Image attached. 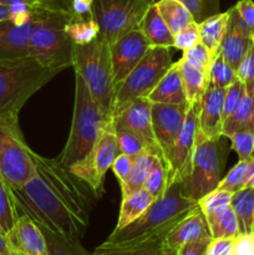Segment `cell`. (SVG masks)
I'll return each instance as SVG.
<instances>
[{
	"label": "cell",
	"mask_w": 254,
	"mask_h": 255,
	"mask_svg": "<svg viewBox=\"0 0 254 255\" xmlns=\"http://www.w3.org/2000/svg\"><path fill=\"white\" fill-rule=\"evenodd\" d=\"M153 201L154 198L151 196V193L144 188L138 189L129 196L124 197L115 229H121L136 221L151 206Z\"/></svg>",
	"instance_id": "27"
},
{
	"label": "cell",
	"mask_w": 254,
	"mask_h": 255,
	"mask_svg": "<svg viewBox=\"0 0 254 255\" xmlns=\"http://www.w3.org/2000/svg\"><path fill=\"white\" fill-rule=\"evenodd\" d=\"M138 29L148 39L151 46H162L168 47V49L173 47L174 35L172 34L166 21L159 14L156 4L149 5L146 14L139 22Z\"/></svg>",
	"instance_id": "23"
},
{
	"label": "cell",
	"mask_w": 254,
	"mask_h": 255,
	"mask_svg": "<svg viewBox=\"0 0 254 255\" xmlns=\"http://www.w3.org/2000/svg\"><path fill=\"white\" fill-rule=\"evenodd\" d=\"M147 99L152 104H167L178 105L187 102L186 90L182 81L181 69L178 61L172 64L168 71L166 72L161 81L157 84L153 91L148 95Z\"/></svg>",
	"instance_id": "22"
},
{
	"label": "cell",
	"mask_w": 254,
	"mask_h": 255,
	"mask_svg": "<svg viewBox=\"0 0 254 255\" xmlns=\"http://www.w3.org/2000/svg\"><path fill=\"white\" fill-rule=\"evenodd\" d=\"M102 112L97 102L90 94V90L81 76L76 75L75 87L74 115H72L71 131L64 151L59 159L70 167L75 162L84 158L101 134L105 125L110 121Z\"/></svg>",
	"instance_id": "6"
},
{
	"label": "cell",
	"mask_w": 254,
	"mask_h": 255,
	"mask_svg": "<svg viewBox=\"0 0 254 255\" xmlns=\"http://www.w3.org/2000/svg\"><path fill=\"white\" fill-rule=\"evenodd\" d=\"M236 239H212L208 251H207V255H227L231 252Z\"/></svg>",
	"instance_id": "53"
},
{
	"label": "cell",
	"mask_w": 254,
	"mask_h": 255,
	"mask_svg": "<svg viewBox=\"0 0 254 255\" xmlns=\"http://www.w3.org/2000/svg\"><path fill=\"white\" fill-rule=\"evenodd\" d=\"M31 158L34 174L20 188L12 189L19 213L27 214L52 233L80 241L97 196L59 158L49 159L32 149Z\"/></svg>",
	"instance_id": "1"
},
{
	"label": "cell",
	"mask_w": 254,
	"mask_h": 255,
	"mask_svg": "<svg viewBox=\"0 0 254 255\" xmlns=\"http://www.w3.org/2000/svg\"><path fill=\"white\" fill-rule=\"evenodd\" d=\"M120 153L121 152L117 143L116 129L114 121L110 120L105 125L91 151L69 168L77 178L89 184L99 198L104 193L105 176Z\"/></svg>",
	"instance_id": "11"
},
{
	"label": "cell",
	"mask_w": 254,
	"mask_h": 255,
	"mask_svg": "<svg viewBox=\"0 0 254 255\" xmlns=\"http://www.w3.org/2000/svg\"><path fill=\"white\" fill-rule=\"evenodd\" d=\"M198 112L199 104L189 105L186 120L174 144L171 162L167 169L168 186L176 181L182 182L191 172L192 156H193L196 139L199 132Z\"/></svg>",
	"instance_id": "13"
},
{
	"label": "cell",
	"mask_w": 254,
	"mask_h": 255,
	"mask_svg": "<svg viewBox=\"0 0 254 255\" xmlns=\"http://www.w3.org/2000/svg\"><path fill=\"white\" fill-rule=\"evenodd\" d=\"M133 157L127 156L125 153H120L114 161V163H112L111 169L114 171L117 179H119L120 186L126 183V181L128 179L129 173L132 171V166H133Z\"/></svg>",
	"instance_id": "45"
},
{
	"label": "cell",
	"mask_w": 254,
	"mask_h": 255,
	"mask_svg": "<svg viewBox=\"0 0 254 255\" xmlns=\"http://www.w3.org/2000/svg\"><path fill=\"white\" fill-rule=\"evenodd\" d=\"M243 129L254 132V80L244 84L243 94L231 116L224 121L222 133L229 137Z\"/></svg>",
	"instance_id": "21"
},
{
	"label": "cell",
	"mask_w": 254,
	"mask_h": 255,
	"mask_svg": "<svg viewBox=\"0 0 254 255\" xmlns=\"http://www.w3.org/2000/svg\"><path fill=\"white\" fill-rule=\"evenodd\" d=\"M244 90V82L237 77L233 81V84L229 85L226 90V96H224V105H223V119L226 121L231 114L233 112L234 107L238 104L242 94Z\"/></svg>",
	"instance_id": "43"
},
{
	"label": "cell",
	"mask_w": 254,
	"mask_h": 255,
	"mask_svg": "<svg viewBox=\"0 0 254 255\" xmlns=\"http://www.w3.org/2000/svg\"><path fill=\"white\" fill-rule=\"evenodd\" d=\"M32 20L17 25L11 20L0 21V59H21L29 56Z\"/></svg>",
	"instance_id": "20"
},
{
	"label": "cell",
	"mask_w": 254,
	"mask_h": 255,
	"mask_svg": "<svg viewBox=\"0 0 254 255\" xmlns=\"http://www.w3.org/2000/svg\"><path fill=\"white\" fill-rule=\"evenodd\" d=\"M198 42H201L198 22L192 21L184 29H182L178 34L174 35L173 47L182 50V51H187V50L196 46Z\"/></svg>",
	"instance_id": "42"
},
{
	"label": "cell",
	"mask_w": 254,
	"mask_h": 255,
	"mask_svg": "<svg viewBox=\"0 0 254 255\" xmlns=\"http://www.w3.org/2000/svg\"><path fill=\"white\" fill-rule=\"evenodd\" d=\"M92 1L94 0H72L71 20L92 19Z\"/></svg>",
	"instance_id": "52"
},
{
	"label": "cell",
	"mask_w": 254,
	"mask_h": 255,
	"mask_svg": "<svg viewBox=\"0 0 254 255\" xmlns=\"http://www.w3.org/2000/svg\"><path fill=\"white\" fill-rule=\"evenodd\" d=\"M228 137L222 134L217 138H207L201 132L196 139L191 172L182 181L183 192L188 198L198 202L218 187L222 179L229 149Z\"/></svg>",
	"instance_id": "7"
},
{
	"label": "cell",
	"mask_w": 254,
	"mask_h": 255,
	"mask_svg": "<svg viewBox=\"0 0 254 255\" xmlns=\"http://www.w3.org/2000/svg\"><path fill=\"white\" fill-rule=\"evenodd\" d=\"M17 254H19V253H17ZM19 255H26V254H19Z\"/></svg>",
	"instance_id": "59"
},
{
	"label": "cell",
	"mask_w": 254,
	"mask_h": 255,
	"mask_svg": "<svg viewBox=\"0 0 254 255\" xmlns=\"http://www.w3.org/2000/svg\"><path fill=\"white\" fill-rule=\"evenodd\" d=\"M143 188L151 193L154 199L159 198L168 188V176H167V166L163 158L158 156L153 157L152 167L149 169L147 178L144 181Z\"/></svg>",
	"instance_id": "34"
},
{
	"label": "cell",
	"mask_w": 254,
	"mask_h": 255,
	"mask_svg": "<svg viewBox=\"0 0 254 255\" xmlns=\"http://www.w3.org/2000/svg\"><path fill=\"white\" fill-rule=\"evenodd\" d=\"M92 255H166L164 238L125 246H115L104 242L92 252Z\"/></svg>",
	"instance_id": "28"
},
{
	"label": "cell",
	"mask_w": 254,
	"mask_h": 255,
	"mask_svg": "<svg viewBox=\"0 0 254 255\" xmlns=\"http://www.w3.org/2000/svg\"><path fill=\"white\" fill-rule=\"evenodd\" d=\"M15 2H25V4L32 5L34 4V0H0V4H5V5H11V4H15Z\"/></svg>",
	"instance_id": "56"
},
{
	"label": "cell",
	"mask_w": 254,
	"mask_h": 255,
	"mask_svg": "<svg viewBox=\"0 0 254 255\" xmlns=\"http://www.w3.org/2000/svg\"><path fill=\"white\" fill-rule=\"evenodd\" d=\"M148 7L144 0H94L92 19L99 25V34L111 45L138 27Z\"/></svg>",
	"instance_id": "10"
},
{
	"label": "cell",
	"mask_w": 254,
	"mask_h": 255,
	"mask_svg": "<svg viewBox=\"0 0 254 255\" xmlns=\"http://www.w3.org/2000/svg\"><path fill=\"white\" fill-rule=\"evenodd\" d=\"M151 47L148 39L136 27L110 45L112 64V77L115 87L121 84L129 72L137 66L147 50Z\"/></svg>",
	"instance_id": "14"
},
{
	"label": "cell",
	"mask_w": 254,
	"mask_h": 255,
	"mask_svg": "<svg viewBox=\"0 0 254 255\" xmlns=\"http://www.w3.org/2000/svg\"><path fill=\"white\" fill-rule=\"evenodd\" d=\"M153 157L154 154H152L151 152L148 151L142 152L141 154L134 157L133 166H132V171L131 173H129L128 179L126 181V183L121 186L122 198L129 196V194L138 191V189L143 188L147 174H148L149 169H151L152 167Z\"/></svg>",
	"instance_id": "31"
},
{
	"label": "cell",
	"mask_w": 254,
	"mask_h": 255,
	"mask_svg": "<svg viewBox=\"0 0 254 255\" xmlns=\"http://www.w3.org/2000/svg\"><path fill=\"white\" fill-rule=\"evenodd\" d=\"M19 208L12 189L0 178V231L6 236L19 218Z\"/></svg>",
	"instance_id": "33"
},
{
	"label": "cell",
	"mask_w": 254,
	"mask_h": 255,
	"mask_svg": "<svg viewBox=\"0 0 254 255\" xmlns=\"http://www.w3.org/2000/svg\"><path fill=\"white\" fill-rule=\"evenodd\" d=\"M72 67L82 77L90 94L109 119H112L116 87L112 77L110 44L99 34L91 42L75 45Z\"/></svg>",
	"instance_id": "5"
},
{
	"label": "cell",
	"mask_w": 254,
	"mask_h": 255,
	"mask_svg": "<svg viewBox=\"0 0 254 255\" xmlns=\"http://www.w3.org/2000/svg\"><path fill=\"white\" fill-rule=\"evenodd\" d=\"M234 9L238 12L239 17L244 22L249 31L254 35V1L253 0H239Z\"/></svg>",
	"instance_id": "48"
},
{
	"label": "cell",
	"mask_w": 254,
	"mask_h": 255,
	"mask_svg": "<svg viewBox=\"0 0 254 255\" xmlns=\"http://www.w3.org/2000/svg\"><path fill=\"white\" fill-rule=\"evenodd\" d=\"M206 218L213 239H236L241 236L238 221L231 206H227L217 211L216 213L206 216Z\"/></svg>",
	"instance_id": "29"
},
{
	"label": "cell",
	"mask_w": 254,
	"mask_h": 255,
	"mask_svg": "<svg viewBox=\"0 0 254 255\" xmlns=\"http://www.w3.org/2000/svg\"><path fill=\"white\" fill-rule=\"evenodd\" d=\"M156 6L173 35L194 21L191 11L181 0H159Z\"/></svg>",
	"instance_id": "30"
},
{
	"label": "cell",
	"mask_w": 254,
	"mask_h": 255,
	"mask_svg": "<svg viewBox=\"0 0 254 255\" xmlns=\"http://www.w3.org/2000/svg\"><path fill=\"white\" fill-rule=\"evenodd\" d=\"M0 255H16L15 252L11 251L5 234L0 232Z\"/></svg>",
	"instance_id": "55"
},
{
	"label": "cell",
	"mask_w": 254,
	"mask_h": 255,
	"mask_svg": "<svg viewBox=\"0 0 254 255\" xmlns=\"http://www.w3.org/2000/svg\"><path fill=\"white\" fill-rule=\"evenodd\" d=\"M231 207L238 221L239 234H254V188H243L233 193Z\"/></svg>",
	"instance_id": "26"
},
{
	"label": "cell",
	"mask_w": 254,
	"mask_h": 255,
	"mask_svg": "<svg viewBox=\"0 0 254 255\" xmlns=\"http://www.w3.org/2000/svg\"><path fill=\"white\" fill-rule=\"evenodd\" d=\"M32 5L42 10L66 12L70 15L72 11V0H34Z\"/></svg>",
	"instance_id": "49"
},
{
	"label": "cell",
	"mask_w": 254,
	"mask_h": 255,
	"mask_svg": "<svg viewBox=\"0 0 254 255\" xmlns=\"http://www.w3.org/2000/svg\"><path fill=\"white\" fill-rule=\"evenodd\" d=\"M206 237L212 236L206 216L198 206L188 216L178 222L173 227V229L167 234L164 238V248L166 251L178 252L184 244L197 241V239L206 238Z\"/></svg>",
	"instance_id": "19"
},
{
	"label": "cell",
	"mask_w": 254,
	"mask_h": 255,
	"mask_svg": "<svg viewBox=\"0 0 254 255\" xmlns=\"http://www.w3.org/2000/svg\"><path fill=\"white\" fill-rule=\"evenodd\" d=\"M168 47L151 46L128 76L116 86L112 117L139 97H148L172 66Z\"/></svg>",
	"instance_id": "8"
},
{
	"label": "cell",
	"mask_w": 254,
	"mask_h": 255,
	"mask_svg": "<svg viewBox=\"0 0 254 255\" xmlns=\"http://www.w3.org/2000/svg\"><path fill=\"white\" fill-rule=\"evenodd\" d=\"M39 227L44 234L45 241H46L47 255H92V253H89L81 246L80 241L65 238L60 234L52 233L51 231L44 228V227Z\"/></svg>",
	"instance_id": "32"
},
{
	"label": "cell",
	"mask_w": 254,
	"mask_h": 255,
	"mask_svg": "<svg viewBox=\"0 0 254 255\" xmlns=\"http://www.w3.org/2000/svg\"><path fill=\"white\" fill-rule=\"evenodd\" d=\"M244 188H254V156L249 159L248 174H247V181Z\"/></svg>",
	"instance_id": "54"
},
{
	"label": "cell",
	"mask_w": 254,
	"mask_h": 255,
	"mask_svg": "<svg viewBox=\"0 0 254 255\" xmlns=\"http://www.w3.org/2000/svg\"><path fill=\"white\" fill-rule=\"evenodd\" d=\"M229 21V11L218 12L198 22L201 42L208 49L212 56H217L221 49L222 40L226 35Z\"/></svg>",
	"instance_id": "25"
},
{
	"label": "cell",
	"mask_w": 254,
	"mask_h": 255,
	"mask_svg": "<svg viewBox=\"0 0 254 255\" xmlns=\"http://www.w3.org/2000/svg\"><path fill=\"white\" fill-rule=\"evenodd\" d=\"M0 174L11 189L20 188L34 174L31 148L25 142L19 121L0 120Z\"/></svg>",
	"instance_id": "9"
},
{
	"label": "cell",
	"mask_w": 254,
	"mask_h": 255,
	"mask_svg": "<svg viewBox=\"0 0 254 255\" xmlns=\"http://www.w3.org/2000/svg\"><path fill=\"white\" fill-rule=\"evenodd\" d=\"M228 11V27H227L226 35L222 40L219 51H221L224 60L237 71L239 64L246 56L247 51L253 42L254 35L249 31L248 27L242 21L234 6L231 7Z\"/></svg>",
	"instance_id": "16"
},
{
	"label": "cell",
	"mask_w": 254,
	"mask_h": 255,
	"mask_svg": "<svg viewBox=\"0 0 254 255\" xmlns=\"http://www.w3.org/2000/svg\"><path fill=\"white\" fill-rule=\"evenodd\" d=\"M57 74L31 56L0 59V120L19 121L27 100Z\"/></svg>",
	"instance_id": "3"
},
{
	"label": "cell",
	"mask_w": 254,
	"mask_h": 255,
	"mask_svg": "<svg viewBox=\"0 0 254 255\" xmlns=\"http://www.w3.org/2000/svg\"><path fill=\"white\" fill-rule=\"evenodd\" d=\"M212 237H206V238L197 239V241L189 242L181 247L178 251V255H207V251L212 242Z\"/></svg>",
	"instance_id": "50"
},
{
	"label": "cell",
	"mask_w": 254,
	"mask_h": 255,
	"mask_svg": "<svg viewBox=\"0 0 254 255\" xmlns=\"http://www.w3.org/2000/svg\"><path fill=\"white\" fill-rule=\"evenodd\" d=\"M66 32L75 45H82L96 39L100 30L94 19L70 20L66 25Z\"/></svg>",
	"instance_id": "36"
},
{
	"label": "cell",
	"mask_w": 254,
	"mask_h": 255,
	"mask_svg": "<svg viewBox=\"0 0 254 255\" xmlns=\"http://www.w3.org/2000/svg\"><path fill=\"white\" fill-rule=\"evenodd\" d=\"M197 207L198 202L188 198L182 182L176 181L136 221L121 229H114L105 243L125 246L166 238L173 227Z\"/></svg>",
	"instance_id": "2"
},
{
	"label": "cell",
	"mask_w": 254,
	"mask_h": 255,
	"mask_svg": "<svg viewBox=\"0 0 254 255\" xmlns=\"http://www.w3.org/2000/svg\"><path fill=\"white\" fill-rule=\"evenodd\" d=\"M232 196H233V193H231V192L217 188L206 194L203 198L199 199L198 206L204 213V216H209V214L216 213L217 211L224 208V207L231 206Z\"/></svg>",
	"instance_id": "39"
},
{
	"label": "cell",
	"mask_w": 254,
	"mask_h": 255,
	"mask_svg": "<svg viewBox=\"0 0 254 255\" xmlns=\"http://www.w3.org/2000/svg\"><path fill=\"white\" fill-rule=\"evenodd\" d=\"M178 64L181 69L182 81L186 90L187 102L189 105L199 104L208 86V71L183 57L178 60Z\"/></svg>",
	"instance_id": "24"
},
{
	"label": "cell",
	"mask_w": 254,
	"mask_h": 255,
	"mask_svg": "<svg viewBox=\"0 0 254 255\" xmlns=\"http://www.w3.org/2000/svg\"><path fill=\"white\" fill-rule=\"evenodd\" d=\"M232 149L237 152L241 161H248L254 156V132L237 131L228 137Z\"/></svg>",
	"instance_id": "38"
},
{
	"label": "cell",
	"mask_w": 254,
	"mask_h": 255,
	"mask_svg": "<svg viewBox=\"0 0 254 255\" xmlns=\"http://www.w3.org/2000/svg\"><path fill=\"white\" fill-rule=\"evenodd\" d=\"M237 77L244 84L254 80V40L237 69Z\"/></svg>",
	"instance_id": "46"
},
{
	"label": "cell",
	"mask_w": 254,
	"mask_h": 255,
	"mask_svg": "<svg viewBox=\"0 0 254 255\" xmlns=\"http://www.w3.org/2000/svg\"><path fill=\"white\" fill-rule=\"evenodd\" d=\"M0 232H1V231H0ZM1 233H2V232H1Z\"/></svg>",
	"instance_id": "61"
},
{
	"label": "cell",
	"mask_w": 254,
	"mask_h": 255,
	"mask_svg": "<svg viewBox=\"0 0 254 255\" xmlns=\"http://www.w3.org/2000/svg\"><path fill=\"white\" fill-rule=\"evenodd\" d=\"M71 15L49 11L32 5L29 56L49 69L61 72L72 67L75 44L66 32Z\"/></svg>",
	"instance_id": "4"
},
{
	"label": "cell",
	"mask_w": 254,
	"mask_h": 255,
	"mask_svg": "<svg viewBox=\"0 0 254 255\" xmlns=\"http://www.w3.org/2000/svg\"><path fill=\"white\" fill-rule=\"evenodd\" d=\"M227 255H254V234L239 236Z\"/></svg>",
	"instance_id": "51"
},
{
	"label": "cell",
	"mask_w": 254,
	"mask_h": 255,
	"mask_svg": "<svg viewBox=\"0 0 254 255\" xmlns=\"http://www.w3.org/2000/svg\"><path fill=\"white\" fill-rule=\"evenodd\" d=\"M12 252L26 255H47L46 241L36 222L25 213H20L16 223L6 234Z\"/></svg>",
	"instance_id": "17"
},
{
	"label": "cell",
	"mask_w": 254,
	"mask_h": 255,
	"mask_svg": "<svg viewBox=\"0 0 254 255\" xmlns=\"http://www.w3.org/2000/svg\"><path fill=\"white\" fill-rule=\"evenodd\" d=\"M248 161H241L239 159L238 163L227 173L226 177L221 179L218 187L217 188L222 189V191L231 192V193H236V192L241 191L244 188L247 181V174H248Z\"/></svg>",
	"instance_id": "37"
},
{
	"label": "cell",
	"mask_w": 254,
	"mask_h": 255,
	"mask_svg": "<svg viewBox=\"0 0 254 255\" xmlns=\"http://www.w3.org/2000/svg\"><path fill=\"white\" fill-rule=\"evenodd\" d=\"M166 255H178V252H173V251H166Z\"/></svg>",
	"instance_id": "57"
},
{
	"label": "cell",
	"mask_w": 254,
	"mask_h": 255,
	"mask_svg": "<svg viewBox=\"0 0 254 255\" xmlns=\"http://www.w3.org/2000/svg\"><path fill=\"white\" fill-rule=\"evenodd\" d=\"M182 57L188 60V61L193 62V64L199 65V66H202L203 69H206L207 71L209 70L212 60H213L212 54L208 51V49H207L202 42H198V44H197L196 46L192 47V49L183 51V56Z\"/></svg>",
	"instance_id": "44"
},
{
	"label": "cell",
	"mask_w": 254,
	"mask_h": 255,
	"mask_svg": "<svg viewBox=\"0 0 254 255\" xmlns=\"http://www.w3.org/2000/svg\"><path fill=\"white\" fill-rule=\"evenodd\" d=\"M144 1L148 2L149 5H153V4H156V2H158L159 0H144Z\"/></svg>",
	"instance_id": "58"
},
{
	"label": "cell",
	"mask_w": 254,
	"mask_h": 255,
	"mask_svg": "<svg viewBox=\"0 0 254 255\" xmlns=\"http://www.w3.org/2000/svg\"><path fill=\"white\" fill-rule=\"evenodd\" d=\"M191 11L194 21L201 22L207 17L218 14L221 0H181Z\"/></svg>",
	"instance_id": "41"
},
{
	"label": "cell",
	"mask_w": 254,
	"mask_h": 255,
	"mask_svg": "<svg viewBox=\"0 0 254 255\" xmlns=\"http://www.w3.org/2000/svg\"><path fill=\"white\" fill-rule=\"evenodd\" d=\"M112 121L116 128L131 131L141 138L147 151L154 156L163 158V154L154 139L153 128H152V102L147 97H139L132 101L126 109L112 117Z\"/></svg>",
	"instance_id": "15"
},
{
	"label": "cell",
	"mask_w": 254,
	"mask_h": 255,
	"mask_svg": "<svg viewBox=\"0 0 254 255\" xmlns=\"http://www.w3.org/2000/svg\"><path fill=\"white\" fill-rule=\"evenodd\" d=\"M115 129H116L117 143H119L121 153H125L134 158L138 154H141L142 152L147 151L146 146L141 141V138L137 137L134 133H132L131 131L125 128H116V127H115Z\"/></svg>",
	"instance_id": "40"
},
{
	"label": "cell",
	"mask_w": 254,
	"mask_h": 255,
	"mask_svg": "<svg viewBox=\"0 0 254 255\" xmlns=\"http://www.w3.org/2000/svg\"><path fill=\"white\" fill-rule=\"evenodd\" d=\"M0 178H1V174H0ZM2 179V178H1Z\"/></svg>",
	"instance_id": "60"
},
{
	"label": "cell",
	"mask_w": 254,
	"mask_h": 255,
	"mask_svg": "<svg viewBox=\"0 0 254 255\" xmlns=\"http://www.w3.org/2000/svg\"><path fill=\"white\" fill-rule=\"evenodd\" d=\"M17 25H25L32 20V5L15 2L10 5V19Z\"/></svg>",
	"instance_id": "47"
},
{
	"label": "cell",
	"mask_w": 254,
	"mask_h": 255,
	"mask_svg": "<svg viewBox=\"0 0 254 255\" xmlns=\"http://www.w3.org/2000/svg\"><path fill=\"white\" fill-rule=\"evenodd\" d=\"M237 79V71L224 60L221 51L212 60L208 70V86L227 89Z\"/></svg>",
	"instance_id": "35"
},
{
	"label": "cell",
	"mask_w": 254,
	"mask_h": 255,
	"mask_svg": "<svg viewBox=\"0 0 254 255\" xmlns=\"http://www.w3.org/2000/svg\"><path fill=\"white\" fill-rule=\"evenodd\" d=\"M227 89L207 86L199 102V132L207 138H217L223 131V105Z\"/></svg>",
	"instance_id": "18"
},
{
	"label": "cell",
	"mask_w": 254,
	"mask_h": 255,
	"mask_svg": "<svg viewBox=\"0 0 254 255\" xmlns=\"http://www.w3.org/2000/svg\"><path fill=\"white\" fill-rule=\"evenodd\" d=\"M188 109V102L178 105L152 104V128L154 139L163 154L167 169Z\"/></svg>",
	"instance_id": "12"
}]
</instances>
